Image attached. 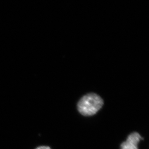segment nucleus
I'll return each instance as SVG.
<instances>
[{
	"label": "nucleus",
	"instance_id": "obj_1",
	"mask_svg": "<svg viewBox=\"0 0 149 149\" xmlns=\"http://www.w3.org/2000/svg\"><path fill=\"white\" fill-rule=\"evenodd\" d=\"M103 105V101L98 95L91 93L81 98L77 109L80 113L85 116H91L98 112Z\"/></svg>",
	"mask_w": 149,
	"mask_h": 149
},
{
	"label": "nucleus",
	"instance_id": "obj_2",
	"mask_svg": "<svg viewBox=\"0 0 149 149\" xmlns=\"http://www.w3.org/2000/svg\"><path fill=\"white\" fill-rule=\"evenodd\" d=\"M141 139L143 138L138 133L130 134L127 140L121 144L120 149H138V145Z\"/></svg>",
	"mask_w": 149,
	"mask_h": 149
},
{
	"label": "nucleus",
	"instance_id": "obj_3",
	"mask_svg": "<svg viewBox=\"0 0 149 149\" xmlns=\"http://www.w3.org/2000/svg\"><path fill=\"white\" fill-rule=\"evenodd\" d=\"M36 149H51L50 147L49 146H39Z\"/></svg>",
	"mask_w": 149,
	"mask_h": 149
}]
</instances>
